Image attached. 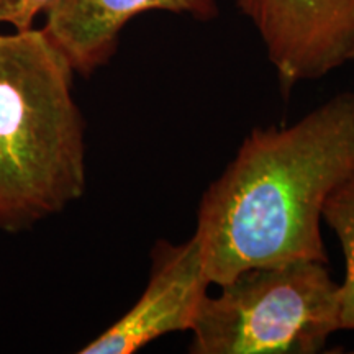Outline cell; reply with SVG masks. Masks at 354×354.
<instances>
[{
  "label": "cell",
  "mask_w": 354,
  "mask_h": 354,
  "mask_svg": "<svg viewBox=\"0 0 354 354\" xmlns=\"http://www.w3.org/2000/svg\"><path fill=\"white\" fill-rule=\"evenodd\" d=\"M354 174V92L331 97L289 127L254 128L198 203L210 284L251 268L323 261V210Z\"/></svg>",
  "instance_id": "obj_1"
},
{
  "label": "cell",
  "mask_w": 354,
  "mask_h": 354,
  "mask_svg": "<svg viewBox=\"0 0 354 354\" xmlns=\"http://www.w3.org/2000/svg\"><path fill=\"white\" fill-rule=\"evenodd\" d=\"M74 71L43 30L0 35V230L63 212L86 189Z\"/></svg>",
  "instance_id": "obj_2"
},
{
  "label": "cell",
  "mask_w": 354,
  "mask_h": 354,
  "mask_svg": "<svg viewBox=\"0 0 354 354\" xmlns=\"http://www.w3.org/2000/svg\"><path fill=\"white\" fill-rule=\"evenodd\" d=\"M339 326V284L323 261L251 268L207 295L194 354H315Z\"/></svg>",
  "instance_id": "obj_3"
},
{
  "label": "cell",
  "mask_w": 354,
  "mask_h": 354,
  "mask_svg": "<svg viewBox=\"0 0 354 354\" xmlns=\"http://www.w3.org/2000/svg\"><path fill=\"white\" fill-rule=\"evenodd\" d=\"M284 91L351 61L354 0H238Z\"/></svg>",
  "instance_id": "obj_4"
},
{
  "label": "cell",
  "mask_w": 354,
  "mask_h": 354,
  "mask_svg": "<svg viewBox=\"0 0 354 354\" xmlns=\"http://www.w3.org/2000/svg\"><path fill=\"white\" fill-rule=\"evenodd\" d=\"M202 245L196 234L183 243L158 241L148 284L136 304L81 354H133L166 335L190 331L209 295Z\"/></svg>",
  "instance_id": "obj_5"
},
{
  "label": "cell",
  "mask_w": 354,
  "mask_h": 354,
  "mask_svg": "<svg viewBox=\"0 0 354 354\" xmlns=\"http://www.w3.org/2000/svg\"><path fill=\"white\" fill-rule=\"evenodd\" d=\"M145 12L212 20L218 7L215 0H56L43 32L74 73L87 76L107 63L125 25Z\"/></svg>",
  "instance_id": "obj_6"
},
{
  "label": "cell",
  "mask_w": 354,
  "mask_h": 354,
  "mask_svg": "<svg viewBox=\"0 0 354 354\" xmlns=\"http://www.w3.org/2000/svg\"><path fill=\"white\" fill-rule=\"evenodd\" d=\"M323 221L333 230L344 256V279L339 284V326L354 330V174L331 194Z\"/></svg>",
  "instance_id": "obj_7"
},
{
  "label": "cell",
  "mask_w": 354,
  "mask_h": 354,
  "mask_svg": "<svg viewBox=\"0 0 354 354\" xmlns=\"http://www.w3.org/2000/svg\"><path fill=\"white\" fill-rule=\"evenodd\" d=\"M56 0H0V25H10L15 32L33 26L39 13L50 10Z\"/></svg>",
  "instance_id": "obj_8"
},
{
  "label": "cell",
  "mask_w": 354,
  "mask_h": 354,
  "mask_svg": "<svg viewBox=\"0 0 354 354\" xmlns=\"http://www.w3.org/2000/svg\"><path fill=\"white\" fill-rule=\"evenodd\" d=\"M351 61H354V48H353V53H351Z\"/></svg>",
  "instance_id": "obj_9"
}]
</instances>
